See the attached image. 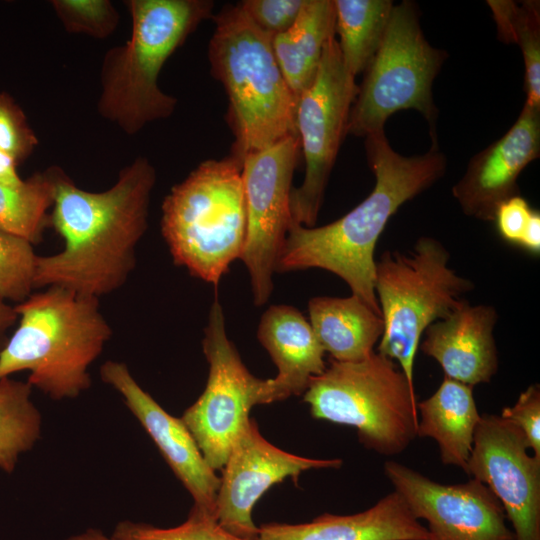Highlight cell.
Segmentation results:
<instances>
[{"label":"cell","mask_w":540,"mask_h":540,"mask_svg":"<svg viewBox=\"0 0 540 540\" xmlns=\"http://www.w3.org/2000/svg\"><path fill=\"white\" fill-rule=\"evenodd\" d=\"M156 170L143 156L124 167L102 192L78 187L62 171L50 227L63 249L38 256L35 288L58 286L99 299L120 289L136 265V247L148 227Z\"/></svg>","instance_id":"1"},{"label":"cell","mask_w":540,"mask_h":540,"mask_svg":"<svg viewBox=\"0 0 540 540\" xmlns=\"http://www.w3.org/2000/svg\"><path fill=\"white\" fill-rule=\"evenodd\" d=\"M365 150L375 176L371 193L327 225L305 227L293 222L279 251L275 272L327 270L345 281L352 295L381 316L374 289L377 241L405 202L444 175L447 162L436 141L423 155L403 156L390 146L384 131L366 136Z\"/></svg>","instance_id":"2"},{"label":"cell","mask_w":540,"mask_h":540,"mask_svg":"<svg viewBox=\"0 0 540 540\" xmlns=\"http://www.w3.org/2000/svg\"><path fill=\"white\" fill-rule=\"evenodd\" d=\"M14 308L19 325L0 350V380L29 371L27 382L57 401L88 390V369L112 336L99 299L50 286Z\"/></svg>","instance_id":"3"},{"label":"cell","mask_w":540,"mask_h":540,"mask_svg":"<svg viewBox=\"0 0 540 540\" xmlns=\"http://www.w3.org/2000/svg\"><path fill=\"white\" fill-rule=\"evenodd\" d=\"M129 40L108 50L100 71L99 114L124 133L170 117L177 99L158 84L169 57L205 20L213 18L210 0H128Z\"/></svg>","instance_id":"4"},{"label":"cell","mask_w":540,"mask_h":540,"mask_svg":"<svg viewBox=\"0 0 540 540\" xmlns=\"http://www.w3.org/2000/svg\"><path fill=\"white\" fill-rule=\"evenodd\" d=\"M213 20L211 73L228 97L226 118L234 135L230 155L243 162L250 153L298 135L297 99L279 68L272 38L239 4L225 5Z\"/></svg>","instance_id":"5"},{"label":"cell","mask_w":540,"mask_h":540,"mask_svg":"<svg viewBox=\"0 0 540 540\" xmlns=\"http://www.w3.org/2000/svg\"><path fill=\"white\" fill-rule=\"evenodd\" d=\"M161 232L176 265L218 286L246 242L242 162L203 161L174 185L162 203Z\"/></svg>","instance_id":"6"},{"label":"cell","mask_w":540,"mask_h":540,"mask_svg":"<svg viewBox=\"0 0 540 540\" xmlns=\"http://www.w3.org/2000/svg\"><path fill=\"white\" fill-rule=\"evenodd\" d=\"M303 400L312 417L356 428L363 446L380 455L402 453L417 437L415 386L396 362L376 351L358 362L330 359Z\"/></svg>","instance_id":"7"},{"label":"cell","mask_w":540,"mask_h":540,"mask_svg":"<svg viewBox=\"0 0 540 540\" xmlns=\"http://www.w3.org/2000/svg\"><path fill=\"white\" fill-rule=\"evenodd\" d=\"M449 260L439 240L422 236L408 253L385 251L376 261L374 289L384 323L376 352L396 362L412 386L424 331L459 307L474 288Z\"/></svg>","instance_id":"8"},{"label":"cell","mask_w":540,"mask_h":540,"mask_svg":"<svg viewBox=\"0 0 540 540\" xmlns=\"http://www.w3.org/2000/svg\"><path fill=\"white\" fill-rule=\"evenodd\" d=\"M445 53L432 47L420 27L416 5H394L382 42L366 68L350 110L347 134L384 131L397 111H419L432 126L437 117L432 84Z\"/></svg>","instance_id":"9"},{"label":"cell","mask_w":540,"mask_h":540,"mask_svg":"<svg viewBox=\"0 0 540 540\" xmlns=\"http://www.w3.org/2000/svg\"><path fill=\"white\" fill-rule=\"evenodd\" d=\"M209 363L206 387L181 420L195 439L207 464L220 470L243 429L252 407L276 401L271 379H259L243 364L226 333L223 308L211 305L202 341Z\"/></svg>","instance_id":"10"},{"label":"cell","mask_w":540,"mask_h":540,"mask_svg":"<svg viewBox=\"0 0 540 540\" xmlns=\"http://www.w3.org/2000/svg\"><path fill=\"white\" fill-rule=\"evenodd\" d=\"M357 92L355 76L345 67L333 36L325 44L314 81L297 101L296 129L305 175L290 194V211L296 224H316Z\"/></svg>","instance_id":"11"},{"label":"cell","mask_w":540,"mask_h":540,"mask_svg":"<svg viewBox=\"0 0 540 540\" xmlns=\"http://www.w3.org/2000/svg\"><path fill=\"white\" fill-rule=\"evenodd\" d=\"M300 152L299 136H289L242 162L247 235L240 260L249 272L257 306L272 295L276 260L293 223L290 194Z\"/></svg>","instance_id":"12"},{"label":"cell","mask_w":540,"mask_h":540,"mask_svg":"<svg viewBox=\"0 0 540 540\" xmlns=\"http://www.w3.org/2000/svg\"><path fill=\"white\" fill-rule=\"evenodd\" d=\"M528 449L515 425L483 414L465 472L499 500L515 540H540V458Z\"/></svg>","instance_id":"13"},{"label":"cell","mask_w":540,"mask_h":540,"mask_svg":"<svg viewBox=\"0 0 540 540\" xmlns=\"http://www.w3.org/2000/svg\"><path fill=\"white\" fill-rule=\"evenodd\" d=\"M384 474L414 517L424 519L430 540H515L504 509L483 483L471 478L445 485L388 460Z\"/></svg>","instance_id":"14"},{"label":"cell","mask_w":540,"mask_h":540,"mask_svg":"<svg viewBox=\"0 0 540 540\" xmlns=\"http://www.w3.org/2000/svg\"><path fill=\"white\" fill-rule=\"evenodd\" d=\"M340 459H315L288 453L259 432L254 419L235 440L220 478L214 515L218 523L241 537L256 538L252 511L258 499L287 477L297 480L310 469L339 468Z\"/></svg>","instance_id":"15"},{"label":"cell","mask_w":540,"mask_h":540,"mask_svg":"<svg viewBox=\"0 0 540 540\" xmlns=\"http://www.w3.org/2000/svg\"><path fill=\"white\" fill-rule=\"evenodd\" d=\"M100 377L122 396L127 408L192 496L193 506L214 515L220 478L207 464L181 418L166 412L137 383L125 363L113 360L104 362L100 367Z\"/></svg>","instance_id":"16"},{"label":"cell","mask_w":540,"mask_h":540,"mask_svg":"<svg viewBox=\"0 0 540 540\" xmlns=\"http://www.w3.org/2000/svg\"><path fill=\"white\" fill-rule=\"evenodd\" d=\"M540 154V108L525 102L517 120L497 141L471 158L452 194L462 212L493 222L499 205L520 195L523 169Z\"/></svg>","instance_id":"17"},{"label":"cell","mask_w":540,"mask_h":540,"mask_svg":"<svg viewBox=\"0 0 540 540\" xmlns=\"http://www.w3.org/2000/svg\"><path fill=\"white\" fill-rule=\"evenodd\" d=\"M497 320L493 306L471 305L465 300L426 328L419 347L438 362L445 377L472 387L489 383L498 370L493 335Z\"/></svg>","instance_id":"18"},{"label":"cell","mask_w":540,"mask_h":540,"mask_svg":"<svg viewBox=\"0 0 540 540\" xmlns=\"http://www.w3.org/2000/svg\"><path fill=\"white\" fill-rule=\"evenodd\" d=\"M257 540H430L425 526L393 491L369 509L352 515L324 513L301 524L267 523Z\"/></svg>","instance_id":"19"},{"label":"cell","mask_w":540,"mask_h":540,"mask_svg":"<svg viewBox=\"0 0 540 540\" xmlns=\"http://www.w3.org/2000/svg\"><path fill=\"white\" fill-rule=\"evenodd\" d=\"M257 337L277 367L271 378L276 401L301 395L326 369L322 346L307 319L288 305H272L261 316Z\"/></svg>","instance_id":"20"},{"label":"cell","mask_w":540,"mask_h":540,"mask_svg":"<svg viewBox=\"0 0 540 540\" xmlns=\"http://www.w3.org/2000/svg\"><path fill=\"white\" fill-rule=\"evenodd\" d=\"M417 412V437L434 439L441 462L466 472L481 418L473 387L444 377L430 397L417 403Z\"/></svg>","instance_id":"21"},{"label":"cell","mask_w":540,"mask_h":540,"mask_svg":"<svg viewBox=\"0 0 540 540\" xmlns=\"http://www.w3.org/2000/svg\"><path fill=\"white\" fill-rule=\"evenodd\" d=\"M308 312L316 338L335 361L367 358L384 331L382 317L355 295L314 297L308 303Z\"/></svg>","instance_id":"22"},{"label":"cell","mask_w":540,"mask_h":540,"mask_svg":"<svg viewBox=\"0 0 540 540\" xmlns=\"http://www.w3.org/2000/svg\"><path fill=\"white\" fill-rule=\"evenodd\" d=\"M335 35L333 0H305L294 24L272 38L279 68L297 101L314 81L323 49Z\"/></svg>","instance_id":"23"},{"label":"cell","mask_w":540,"mask_h":540,"mask_svg":"<svg viewBox=\"0 0 540 540\" xmlns=\"http://www.w3.org/2000/svg\"><path fill=\"white\" fill-rule=\"evenodd\" d=\"M335 35L347 70L356 77L375 56L394 4L390 0H333Z\"/></svg>","instance_id":"24"},{"label":"cell","mask_w":540,"mask_h":540,"mask_svg":"<svg viewBox=\"0 0 540 540\" xmlns=\"http://www.w3.org/2000/svg\"><path fill=\"white\" fill-rule=\"evenodd\" d=\"M62 169L36 172L18 187L0 185V229L37 244L50 227V209Z\"/></svg>","instance_id":"25"},{"label":"cell","mask_w":540,"mask_h":540,"mask_svg":"<svg viewBox=\"0 0 540 540\" xmlns=\"http://www.w3.org/2000/svg\"><path fill=\"white\" fill-rule=\"evenodd\" d=\"M32 388L10 377L0 380V468L7 473L41 435L42 418L31 400Z\"/></svg>","instance_id":"26"},{"label":"cell","mask_w":540,"mask_h":540,"mask_svg":"<svg viewBox=\"0 0 540 540\" xmlns=\"http://www.w3.org/2000/svg\"><path fill=\"white\" fill-rule=\"evenodd\" d=\"M498 37L517 44L525 65L526 103L540 108V5L538 1L518 4L509 0H489Z\"/></svg>","instance_id":"27"},{"label":"cell","mask_w":540,"mask_h":540,"mask_svg":"<svg viewBox=\"0 0 540 540\" xmlns=\"http://www.w3.org/2000/svg\"><path fill=\"white\" fill-rule=\"evenodd\" d=\"M111 537L114 540H257L233 534L222 527L213 514L195 506L180 525L162 528L123 520L115 526Z\"/></svg>","instance_id":"28"},{"label":"cell","mask_w":540,"mask_h":540,"mask_svg":"<svg viewBox=\"0 0 540 540\" xmlns=\"http://www.w3.org/2000/svg\"><path fill=\"white\" fill-rule=\"evenodd\" d=\"M38 255L29 241L0 229V298L18 303L35 289Z\"/></svg>","instance_id":"29"},{"label":"cell","mask_w":540,"mask_h":540,"mask_svg":"<svg viewBox=\"0 0 540 540\" xmlns=\"http://www.w3.org/2000/svg\"><path fill=\"white\" fill-rule=\"evenodd\" d=\"M51 6L69 33L104 39L119 23V14L109 0H52Z\"/></svg>","instance_id":"30"},{"label":"cell","mask_w":540,"mask_h":540,"mask_svg":"<svg viewBox=\"0 0 540 540\" xmlns=\"http://www.w3.org/2000/svg\"><path fill=\"white\" fill-rule=\"evenodd\" d=\"M38 145L25 113L14 99L0 91V149L17 163L27 159Z\"/></svg>","instance_id":"31"},{"label":"cell","mask_w":540,"mask_h":540,"mask_svg":"<svg viewBox=\"0 0 540 540\" xmlns=\"http://www.w3.org/2000/svg\"><path fill=\"white\" fill-rule=\"evenodd\" d=\"M305 0H243L241 9L270 38L286 32L295 22Z\"/></svg>","instance_id":"32"},{"label":"cell","mask_w":540,"mask_h":540,"mask_svg":"<svg viewBox=\"0 0 540 540\" xmlns=\"http://www.w3.org/2000/svg\"><path fill=\"white\" fill-rule=\"evenodd\" d=\"M500 416L515 425L525 441L540 458V386L531 384L518 397L513 406L504 407Z\"/></svg>","instance_id":"33"},{"label":"cell","mask_w":540,"mask_h":540,"mask_svg":"<svg viewBox=\"0 0 540 540\" xmlns=\"http://www.w3.org/2000/svg\"><path fill=\"white\" fill-rule=\"evenodd\" d=\"M534 210L521 195L509 198L499 205L494 220L499 235L507 242L519 246L529 226Z\"/></svg>","instance_id":"34"},{"label":"cell","mask_w":540,"mask_h":540,"mask_svg":"<svg viewBox=\"0 0 540 540\" xmlns=\"http://www.w3.org/2000/svg\"><path fill=\"white\" fill-rule=\"evenodd\" d=\"M17 161L0 149V185L18 187L24 180L18 175Z\"/></svg>","instance_id":"35"},{"label":"cell","mask_w":540,"mask_h":540,"mask_svg":"<svg viewBox=\"0 0 540 540\" xmlns=\"http://www.w3.org/2000/svg\"><path fill=\"white\" fill-rule=\"evenodd\" d=\"M527 252L539 255L540 253V214L538 211L533 212L529 226L519 245Z\"/></svg>","instance_id":"36"},{"label":"cell","mask_w":540,"mask_h":540,"mask_svg":"<svg viewBox=\"0 0 540 540\" xmlns=\"http://www.w3.org/2000/svg\"><path fill=\"white\" fill-rule=\"evenodd\" d=\"M18 315L14 307L8 305L0 298V342L2 341L6 331L15 323Z\"/></svg>","instance_id":"37"},{"label":"cell","mask_w":540,"mask_h":540,"mask_svg":"<svg viewBox=\"0 0 540 540\" xmlns=\"http://www.w3.org/2000/svg\"><path fill=\"white\" fill-rule=\"evenodd\" d=\"M64 540H114L107 536L103 531L96 528H89L79 534L67 537Z\"/></svg>","instance_id":"38"}]
</instances>
